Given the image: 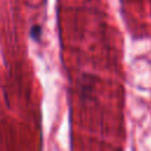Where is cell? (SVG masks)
<instances>
[{
    "label": "cell",
    "mask_w": 151,
    "mask_h": 151,
    "mask_svg": "<svg viewBox=\"0 0 151 151\" xmlns=\"http://www.w3.org/2000/svg\"><path fill=\"white\" fill-rule=\"evenodd\" d=\"M31 35L33 39L35 40H39L40 35H41V27L39 25H34L32 28H31Z\"/></svg>",
    "instance_id": "obj_1"
}]
</instances>
